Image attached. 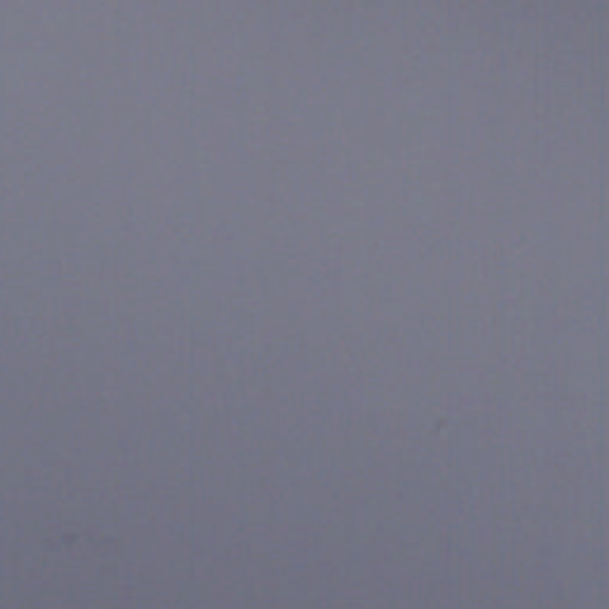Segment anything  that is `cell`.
<instances>
[{
  "instance_id": "6da1fadb",
  "label": "cell",
  "mask_w": 609,
  "mask_h": 609,
  "mask_svg": "<svg viewBox=\"0 0 609 609\" xmlns=\"http://www.w3.org/2000/svg\"><path fill=\"white\" fill-rule=\"evenodd\" d=\"M43 569L57 571L60 581L76 586H100L103 576L115 569L110 553L98 541L57 538L43 547Z\"/></svg>"
}]
</instances>
